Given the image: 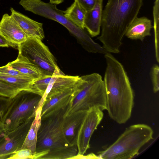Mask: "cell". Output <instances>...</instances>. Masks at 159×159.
<instances>
[{
    "instance_id": "obj_2",
    "label": "cell",
    "mask_w": 159,
    "mask_h": 159,
    "mask_svg": "<svg viewBox=\"0 0 159 159\" xmlns=\"http://www.w3.org/2000/svg\"><path fill=\"white\" fill-rule=\"evenodd\" d=\"M143 0H108L102 13L101 33L97 38L108 52H120L126 30L137 17Z\"/></svg>"
},
{
    "instance_id": "obj_11",
    "label": "cell",
    "mask_w": 159,
    "mask_h": 159,
    "mask_svg": "<svg viewBox=\"0 0 159 159\" xmlns=\"http://www.w3.org/2000/svg\"><path fill=\"white\" fill-rule=\"evenodd\" d=\"M0 34L13 47L25 41L28 36L11 15L4 14L0 21Z\"/></svg>"
},
{
    "instance_id": "obj_6",
    "label": "cell",
    "mask_w": 159,
    "mask_h": 159,
    "mask_svg": "<svg viewBox=\"0 0 159 159\" xmlns=\"http://www.w3.org/2000/svg\"><path fill=\"white\" fill-rule=\"evenodd\" d=\"M42 97L31 91H19L12 101L1 120L7 132L35 117L41 106Z\"/></svg>"
},
{
    "instance_id": "obj_21",
    "label": "cell",
    "mask_w": 159,
    "mask_h": 159,
    "mask_svg": "<svg viewBox=\"0 0 159 159\" xmlns=\"http://www.w3.org/2000/svg\"><path fill=\"white\" fill-rule=\"evenodd\" d=\"M0 80L11 85L19 91H30L33 84L37 80L31 77H20L13 75L0 74Z\"/></svg>"
},
{
    "instance_id": "obj_17",
    "label": "cell",
    "mask_w": 159,
    "mask_h": 159,
    "mask_svg": "<svg viewBox=\"0 0 159 159\" xmlns=\"http://www.w3.org/2000/svg\"><path fill=\"white\" fill-rule=\"evenodd\" d=\"M153 27L151 21L147 17H137L128 27L125 35L130 39L142 41L146 37L151 35Z\"/></svg>"
},
{
    "instance_id": "obj_29",
    "label": "cell",
    "mask_w": 159,
    "mask_h": 159,
    "mask_svg": "<svg viewBox=\"0 0 159 159\" xmlns=\"http://www.w3.org/2000/svg\"><path fill=\"white\" fill-rule=\"evenodd\" d=\"M97 156L93 153L90 154L86 156L84 155H76L73 157L72 159H90V158H98Z\"/></svg>"
},
{
    "instance_id": "obj_25",
    "label": "cell",
    "mask_w": 159,
    "mask_h": 159,
    "mask_svg": "<svg viewBox=\"0 0 159 159\" xmlns=\"http://www.w3.org/2000/svg\"><path fill=\"white\" fill-rule=\"evenodd\" d=\"M8 159H34V155L28 148H22L11 155Z\"/></svg>"
},
{
    "instance_id": "obj_20",
    "label": "cell",
    "mask_w": 159,
    "mask_h": 159,
    "mask_svg": "<svg viewBox=\"0 0 159 159\" xmlns=\"http://www.w3.org/2000/svg\"><path fill=\"white\" fill-rule=\"evenodd\" d=\"M65 16L79 28L84 29V21L86 11L77 0L64 11Z\"/></svg>"
},
{
    "instance_id": "obj_5",
    "label": "cell",
    "mask_w": 159,
    "mask_h": 159,
    "mask_svg": "<svg viewBox=\"0 0 159 159\" xmlns=\"http://www.w3.org/2000/svg\"><path fill=\"white\" fill-rule=\"evenodd\" d=\"M153 130L149 125H133L124 131L111 145L99 152L97 156L103 159H130L139 154L140 148L153 139Z\"/></svg>"
},
{
    "instance_id": "obj_18",
    "label": "cell",
    "mask_w": 159,
    "mask_h": 159,
    "mask_svg": "<svg viewBox=\"0 0 159 159\" xmlns=\"http://www.w3.org/2000/svg\"><path fill=\"white\" fill-rule=\"evenodd\" d=\"M7 65L36 80L46 75L38 66L19 55L16 60L9 62Z\"/></svg>"
},
{
    "instance_id": "obj_12",
    "label": "cell",
    "mask_w": 159,
    "mask_h": 159,
    "mask_svg": "<svg viewBox=\"0 0 159 159\" xmlns=\"http://www.w3.org/2000/svg\"><path fill=\"white\" fill-rule=\"evenodd\" d=\"M80 78V77L78 76H70L65 74L53 75L42 97L40 105H42L46 99L74 88Z\"/></svg>"
},
{
    "instance_id": "obj_14",
    "label": "cell",
    "mask_w": 159,
    "mask_h": 159,
    "mask_svg": "<svg viewBox=\"0 0 159 159\" xmlns=\"http://www.w3.org/2000/svg\"><path fill=\"white\" fill-rule=\"evenodd\" d=\"M87 111H79L63 117L62 130L70 145H76L78 133Z\"/></svg>"
},
{
    "instance_id": "obj_7",
    "label": "cell",
    "mask_w": 159,
    "mask_h": 159,
    "mask_svg": "<svg viewBox=\"0 0 159 159\" xmlns=\"http://www.w3.org/2000/svg\"><path fill=\"white\" fill-rule=\"evenodd\" d=\"M17 48L18 55L38 66L46 75L64 74L58 66L54 56L42 40L28 37Z\"/></svg>"
},
{
    "instance_id": "obj_23",
    "label": "cell",
    "mask_w": 159,
    "mask_h": 159,
    "mask_svg": "<svg viewBox=\"0 0 159 159\" xmlns=\"http://www.w3.org/2000/svg\"><path fill=\"white\" fill-rule=\"evenodd\" d=\"M19 91L13 86L0 80V96L12 98Z\"/></svg>"
},
{
    "instance_id": "obj_16",
    "label": "cell",
    "mask_w": 159,
    "mask_h": 159,
    "mask_svg": "<svg viewBox=\"0 0 159 159\" xmlns=\"http://www.w3.org/2000/svg\"><path fill=\"white\" fill-rule=\"evenodd\" d=\"M103 1L98 0L94 7L85 13L84 27L92 37L98 35L100 33Z\"/></svg>"
},
{
    "instance_id": "obj_32",
    "label": "cell",
    "mask_w": 159,
    "mask_h": 159,
    "mask_svg": "<svg viewBox=\"0 0 159 159\" xmlns=\"http://www.w3.org/2000/svg\"><path fill=\"white\" fill-rule=\"evenodd\" d=\"M49 1L50 3L57 5L62 3L64 0H49Z\"/></svg>"
},
{
    "instance_id": "obj_31",
    "label": "cell",
    "mask_w": 159,
    "mask_h": 159,
    "mask_svg": "<svg viewBox=\"0 0 159 159\" xmlns=\"http://www.w3.org/2000/svg\"><path fill=\"white\" fill-rule=\"evenodd\" d=\"M9 46H11V44L0 34V47H8Z\"/></svg>"
},
{
    "instance_id": "obj_13",
    "label": "cell",
    "mask_w": 159,
    "mask_h": 159,
    "mask_svg": "<svg viewBox=\"0 0 159 159\" xmlns=\"http://www.w3.org/2000/svg\"><path fill=\"white\" fill-rule=\"evenodd\" d=\"M75 86L72 89L46 99L42 105L40 114L41 119L67 108L73 95Z\"/></svg>"
},
{
    "instance_id": "obj_26",
    "label": "cell",
    "mask_w": 159,
    "mask_h": 159,
    "mask_svg": "<svg viewBox=\"0 0 159 159\" xmlns=\"http://www.w3.org/2000/svg\"><path fill=\"white\" fill-rule=\"evenodd\" d=\"M0 74L13 75L20 77L32 78L29 76L22 73L18 70L9 66L7 65L3 66L0 67Z\"/></svg>"
},
{
    "instance_id": "obj_1",
    "label": "cell",
    "mask_w": 159,
    "mask_h": 159,
    "mask_svg": "<svg viewBox=\"0 0 159 159\" xmlns=\"http://www.w3.org/2000/svg\"><path fill=\"white\" fill-rule=\"evenodd\" d=\"M106 68L104 82L107 94V110L117 123H125L130 118L134 94L122 65L110 53L104 55Z\"/></svg>"
},
{
    "instance_id": "obj_4",
    "label": "cell",
    "mask_w": 159,
    "mask_h": 159,
    "mask_svg": "<svg viewBox=\"0 0 159 159\" xmlns=\"http://www.w3.org/2000/svg\"><path fill=\"white\" fill-rule=\"evenodd\" d=\"M98 107L107 110L106 87L101 75L93 73L82 76L77 82L64 117L79 111Z\"/></svg>"
},
{
    "instance_id": "obj_28",
    "label": "cell",
    "mask_w": 159,
    "mask_h": 159,
    "mask_svg": "<svg viewBox=\"0 0 159 159\" xmlns=\"http://www.w3.org/2000/svg\"><path fill=\"white\" fill-rule=\"evenodd\" d=\"M86 11L92 9L98 0H77Z\"/></svg>"
},
{
    "instance_id": "obj_24",
    "label": "cell",
    "mask_w": 159,
    "mask_h": 159,
    "mask_svg": "<svg viewBox=\"0 0 159 159\" xmlns=\"http://www.w3.org/2000/svg\"><path fill=\"white\" fill-rule=\"evenodd\" d=\"M150 75L153 91L154 93H157L159 90V67L158 65L155 64L152 67Z\"/></svg>"
},
{
    "instance_id": "obj_10",
    "label": "cell",
    "mask_w": 159,
    "mask_h": 159,
    "mask_svg": "<svg viewBox=\"0 0 159 159\" xmlns=\"http://www.w3.org/2000/svg\"><path fill=\"white\" fill-rule=\"evenodd\" d=\"M35 117L30 118L14 129L8 132L5 137L0 141V159H8L21 148Z\"/></svg>"
},
{
    "instance_id": "obj_15",
    "label": "cell",
    "mask_w": 159,
    "mask_h": 159,
    "mask_svg": "<svg viewBox=\"0 0 159 159\" xmlns=\"http://www.w3.org/2000/svg\"><path fill=\"white\" fill-rule=\"evenodd\" d=\"M11 16L28 37L43 40L44 38L43 24L31 19L11 7Z\"/></svg>"
},
{
    "instance_id": "obj_9",
    "label": "cell",
    "mask_w": 159,
    "mask_h": 159,
    "mask_svg": "<svg viewBox=\"0 0 159 159\" xmlns=\"http://www.w3.org/2000/svg\"><path fill=\"white\" fill-rule=\"evenodd\" d=\"M103 116V111L98 107H93L87 111L77 135V155H84L90 148V138Z\"/></svg>"
},
{
    "instance_id": "obj_30",
    "label": "cell",
    "mask_w": 159,
    "mask_h": 159,
    "mask_svg": "<svg viewBox=\"0 0 159 159\" xmlns=\"http://www.w3.org/2000/svg\"><path fill=\"white\" fill-rule=\"evenodd\" d=\"M7 132L0 120V141L5 137Z\"/></svg>"
},
{
    "instance_id": "obj_3",
    "label": "cell",
    "mask_w": 159,
    "mask_h": 159,
    "mask_svg": "<svg viewBox=\"0 0 159 159\" xmlns=\"http://www.w3.org/2000/svg\"><path fill=\"white\" fill-rule=\"evenodd\" d=\"M67 108L41 119L36 147V153L42 155L40 159H72L77 154V145L69 143L62 130L63 116Z\"/></svg>"
},
{
    "instance_id": "obj_8",
    "label": "cell",
    "mask_w": 159,
    "mask_h": 159,
    "mask_svg": "<svg viewBox=\"0 0 159 159\" xmlns=\"http://www.w3.org/2000/svg\"><path fill=\"white\" fill-rule=\"evenodd\" d=\"M19 4L26 11L56 21L65 27L71 33L87 40L89 36L74 24L64 15V11L58 9L57 5L41 0H20Z\"/></svg>"
},
{
    "instance_id": "obj_22",
    "label": "cell",
    "mask_w": 159,
    "mask_h": 159,
    "mask_svg": "<svg viewBox=\"0 0 159 159\" xmlns=\"http://www.w3.org/2000/svg\"><path fill=\"white\" fill-rule=\"evenodd\" d=\"M159 0H156L153 7L154 19L153 28L154 33V41L155 57L158 63L159 62Z\"/></svg>"
},
{
    "instance_id": "obj_19",
    "label": "cell",
    "mask_w": 159,
    "mask_h": 159,
    "mask_svg": "<svg viewBox=\"0 0 159 159\" xmlns=\"http://www.w3.org/2000/svg\"><path fill=\"white\" fill-rule=\"evenodd\" d=\"M42 106L37 109L35 117L31 124L22 148L30 149L34 155L36 153V147L38 131L40 125L41 118L40 116Z\"/></svg>"
},
{
    "instance_id": "obj_27",
    "label": "cell",
    "mask_w": 159,
    "mask_h": 159,
    "mask_svg": "<svg viewBox=\"0 0 159 159\" xmlns=\"http://www.w3.org/2000/svg\"><path fill=\"white\" fill-rule=\"evenodd\" d=\"M12 98L0 96V120L5 113L10 105Z\"/></svg>"
}]
</instances>
